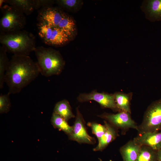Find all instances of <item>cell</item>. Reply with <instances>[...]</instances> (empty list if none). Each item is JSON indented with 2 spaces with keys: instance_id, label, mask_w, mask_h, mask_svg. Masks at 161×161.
<instances>
[{
  "instance_id": "obj_1",
  "label": "cell",
  "mask_w": 161,
  "mask_h": 161,
  "mask_svg": "<svg viewBox=\"0 0 161 161\" xmlns=\"http://www.w3.org/2000/svg\"><path fill=\"white\" fill-rule=\"evenodd\" d=\"M40 73L37 62L29 56L13 55L6 70L5 82L9 87L10 94L19 93L34 80Z\"/></svg>"
},
{
  "instance_id": "obj_2",
  "label": "cell",
  "mask_w": 161,
  "mask_h": 161,
  "mask_svg": "<svg viewBox=\"0 0 161 161\" xmlns=\"http://www.w3.org/2000/svg\"><path fill=\"white\" fill-rule=\"evenodd\" d=\"M0 43L7 52L15 55L29 56L36 47L35 37L31 32L23 30L0 33Z\"/></svg>"
},
{
  "instance_id": "obj_3",
  "label": "cell",
  "mask_w": 161,
  "mask_h": 161,
  "mask_svg": "<svg viewBox=\"0 0 161 161\" xmlns=\"http://www.w3.org/2000/svg\"><path fill=\"white\" fill-rule=\"evenodd\" d=\"M40 73L46 77L60 75L65 61L60 52L51 47H36L34 51Z\"/></svg>"
},
{
  "instance_id": "obj_4",
  "label": "cell",
  "mask_w": 161,
  "mask_h": 161,
  "mask_svg": "<svg viewBox=\"0 0 161 161\" xmlns=\"http://www.w3.org/2000/svg\"><path fill=\"white\" fill-rule=\"evenodd\" d=\"M1 9L2 15L0 21L1 33L17 31L24 27L26 19L23 13L8 4L1 7Z\"/></svg>"
},
{
  "instance_id": "obj_5",
  "label": "cell",
  "mask_w": 161,
  "mask_h": 161,
  "mask_svg": "<svg viewBox=\"0 0 161 161\" xmlns=\"http://www.w3.org/2000/svg\"><path fill=\"white\" fill-rule=\"evenodd\" d=\"M38 35L46 44L55 47L66 44L72 39L65 31L57 27L38 23Z\"/></svg>"
},
{
  "instance_id": "obj_6",
  "label": "cell",
  "mask_w": 161,
  "mask_h": 161,
  "mask_svg": "<svg viewBox=\"0 0 161 161\" xmlns=\"http://www.w3.org/2000/svg\"><path fill=\"white\" fill-rule=\"evenodd\" d=\"M161 130V98L153 102L146 110L138 130L141 133Z\"/></svg>"
},
{
  "instance_id": "obj_7",
  "label": "cell",
  "mask_w": 161,
  "mask_h": 161,
  "mask_svg": "<svg viewBox=\"0 0 161 161\" xmlns=\"http://www.w3.org/2000/svg\"><path fill=\"white\" fill-rule=\"evenodd\" d=\"M78 100L81 102L94 100L102 106L117 111L114 94H109L104 92L99 93L94 90L89 93L80 94L77 98Z\"/></svg>"
},
{
  "instance_id": "obj_8",
  "label": "cell",
  "mask_w": 161,
  "mask_h": 161,
  "mask_svg": "<svg viewBox=\"0 0 161 161\" xmlns=\"http://www.w3.org/2000/svg\"><path fill=\"white\" fill-rule=\"evenodd\" d=\"M66 14L58 7H48L39 10L37 20L38 23L58 27Z\"/></svg>"
},
{
  "instance_id": "obj_9",
  "label": "cell",
  "mask_w": 161,
  "mask_h": 161,
  "mask_svg": "<svg viewBox=\"0 0 161 161\" xmlns=\"http://www.w3.org/2000/svg\"><path fill=\"white\" fill-rule=\"evenodd\" d=\"M84 121L82 116L77 108L75 120L72 126V132L68 135L69 138L79 143L93 144L95 143V139L88 133Z\"/></svg>"
},
{
  "instance_id": "obj_10",
  "label": "cell",
  "mask_w": 161,
  "mask_h": 161,
  "mask_svg": "<svg viewBox=\"0 0 161 161\" xmlns=\"http://www.w3.org/2000/svg\"><path fill=\"white\" fill-rule=\"evenodd\" d=\"M130 114L122 111L116 114H103L99 116L109 122L114 126L122 129L132 128L138 130V127L132 119Z\"/></svg>"
},
{
  "instance_id": "obj_11",
  "label": "cell",
  "mask_w": 161,
  "mask_h": 161,
  "mask_svg": "<svg viewBox=\"0 0 161 161\" xmlns=\"http://www.w3.org/2000/svg\"><path fill=\"white\" fill-rule=\"evenodd\" d=\"M140 8L150 21H161V0H143Z\"/></svg>"
},
{
  "instance_id": "obj_12",
  "label": "cell",
  "mask_w": 161,
  "mask_h": 161,
  "mask_svg": "<svg viewBox=\"0 0 161 161\" xmlns=\"http://www.w3.org/2000/svg\"><path fill=\"white\" fill-rule=\"evenodd\" d=\"M134 140L141 146H147L157 151L161 148V130L141 133Z\"/></svg>"
},
{
  "instance_id": "obj_13",
  "label": "cell",
  "mask_w": 161,
  "mask_h": 161,
  "mask_svg": "<svg viewBox=\"0 0 161 161\" xmlns=\"http://www.w3.org/2000/svg\"><path fill=\"white\" fill-rule=\"evenodd\" d=\"M141 146L134 140L121 147L120 151L123 161H136Z\"/></svg>"
},
{
  "instance_id": "obj_14",
  "label": "cell",
  "mask_w": 161,
  "mask_h": 161,
  "mask_svg": "<svg viewBox=\"0 0 161 161\" xmlns=\"http://www.w3.org/2000/svg\"><path fill=\"white\" fill-rule=\"evenodd\" d=\"M105 125L106 128V131L98 141L97 146L93 149L95 151L103 149L116 137V132L114 128L106 122H105Z\"/></svg>"
},
{
  "instance_id": "obj_15",
  "label": "cell",
  "mask_w": 161,
  "mask_h": 161,
  "mask_svg": "<svg viewBox=\"0 0 161 161\" xmlns=\"http://www.w3.org/2000/svg\"><path fill=\"white\" fill-rule=\"evenodd\" d=\"M3 2L27 15L35 10L33 0H3Z\"/></svg>"
},
{
  "instance_id": "obj_16",
  "label": "cell",
  "mask_w": 161,
  "mask_h": 161,
  "mask_svg": "<svg viewBox=\"0 0 161 161\" xmlns=\"http://www.w3.org/2000/svg\"><path fill=\"white\" fill-rule=\"evenodd\" d=\"M53 113L59 115L67 122L75 117L69 102L66 100H63L56 104Z\"/></svg>"
},
{
  "instance_id": "obj_17",
  "label": "cell",
  "mask_w": 161,
  "mask_h": 161,
  "mask_svg": "<svg viewBox=\"0 0 161 161\" xmlns=\"http://www.w3.org/2000/svg\"><path fill=\"white\" fill-rule=\"evenodd\" d=\"M58 27L66 32L72 39L77 35V29L75 21L73 18L66 14Z\"/></svg>"
},
{
  "instance_id": "obj_18",
  "label": "cell",
  "mask_w": 161,
  "mask_h": 161,
  "mask_svg": "<svg viewBox=\"0 0 161 161\" xmlns=\"http://www.w3.org/2000/svg\"><path fill=\"white\" fill-rule=\"evenodd\" d=\"M114 95L118 109L130 113V103L132 96V93L126 94L118 92H115Z\"/></svg>"
},
{
  "instance_id": "obj_19",
  "label": "cell",
  "mask_w": 161,
  "mask_h": 161,
  "mask_svg": "<svg viewBox=\"0 0 161 161\" xmlns=\"http://www.w3.org/2000/svg\"><path fill=\"white\" fill-rule=\"evenodd\" d=\"M55 2L63 10L76 13L81 8L83 1L81 0H55Z\"/></svg>"
},
{
  "instance_id": "obj_20",
  "label": "cell",
  "mask_w": 161,
  "mask_h": 161,
  "mask_svg": "<svg viewBox=\"0 0 161 161\" xmlns=\"http://www.w3.org/2000/svg\"><path fill=\"white\" fill-rule=\"evenodd\" d=\"M51 121L55 128L63 131L68 135L72 133V126H70L67 121L59 115L53 113Z\"/></svg>"
},
{
  "instance_id": "obj_21",
  "label": "cell",
  "mask_w": 161,
  "mask_h": 161,
  "mask_svg": "<svg viewBox=\"0 0 161 161\" xmlns=\"http://www.w3.org/2000/svg\"><path fill=\"white\" fill-rule=\"evenodd\" d=\"M136 161H158L157 151L145 145H142Z\"/></svg>"
},
{
  "instance_id": "obj_22",
  "label": "cell",
  "mask_w": 161,
  "mask_h": 161,
  "mask_svg": "<svg viewBox=\"0 0 161 161\" xmlns=\"http://www.w3.org/2000/svg\"><path fill=\"white\" fill-rule=\"evenodd\" d=\"M7 51L2 47H0V89L3 88L5 82L6 70L9 61Z\"/></svg>"
},
{
  "instance_id": "obj_23",
  "label": "cell",
  "mask_w": 161,
  "mask_h": 161,
  "mask_svg": "<svg viewBox=\"0 0 161 161\" xmlns=\"http://www.w3.org/2000/svg\"><path fill=\"white\" fill-rule=\"evenodd\" d=\"M8 92L6 94L0 95V113H7L10 110L11 106L10 95Z\"/></svg>"
},
{
  "instance_id": "obj_24",
  "label": "cell",
  "mask_w": 161,
  "mask_h": 161,
  "mask_svg": "<svg viewBox=\"0 0 161 161\" xmlns=\"http://www.w3.org/2000/svg\"><path fill=\"white\" fill-rule=\"evenodd\" d=\"M89 124L93 133L97 137L99 141L106 131V126L96 123H90Z\"/></svg>"
},
{
  "instance_id": "obj_25",
  "label": "cell",
  "mask_w": 161,
  "mask_h": 161,
  "mask_svg": "<svg viewBox=\"0 0 161 161\" xmlns=\"http://www.w3.org/2000/svg\"><path fill=\"white\" fill-rule=\"evenodd\" d=\"M35 10H39L45 7L52 6L55 4L53 0H33Z\"/></svg>"
},
{
  "instance_id": "obj_26",
  "label": "cell",
  "mask_w": 161,
  "mask_h": 161,
  "mask_svg": "<svg viewBox=\"0 0 161 161\" xmlns=\"http://www.w3.org/2000/svg\"><path fill=\"white\" fill-rule=\"evenodd\" d=\"M157 156L158 161H161V148L157 151Z\"/></svg>"
}]
</instances>
